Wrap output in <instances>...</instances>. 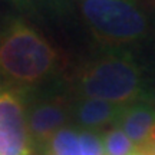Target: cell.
<instances>
[{
	"instance_id": "cell-1",
	"label": "cell",
	"mask_w": 155,
	"mask_h": 155,
	"mask_svg": "<svg viewBox=\"0 0 155 155\" xmlns=\"http://www.w3.org/2000/svg\"><path fill=\"white\" fill-rule=\"evenodd\" d=\"M59 58L53 46L19 17L0 22V76L15 89L33 88L49 79Z\"/></svg>"
},
{
	"instance_id": "cell-2",
	"label": "cell",
	"mask_w": 155,
	"mask_h": 155,
	"mask_svg": "<svg viewBox=\"0 0 155 155\" xmlns=\"http://www.w3.org/2000/svg\"><path fill=\"white\" fill-rule=\"evenodd\" d=\"M73 82L79 98L104 99L116 105L148 102L142 71L129 52H112L91 61Z\"/></svg>"
},
{
	"instance_id": "cell-3",
	"label": "cell",
	"mask_w": 155,
	"mask_h": 155,
	"mask_svg": "<svg viewBox=\"0 0 155 155\" xmlns=\"http://www.w3.org/2000/svg\"><path fill=\"white\" fill-rule=\"evenodd\" d=\"M83 20L101 42L122 46L142 39L148 20L138 0H78Z\"/></svg>"
},
{
	"instance_id": "cell-4",
	"label": "cell",
	"mask_w": 155,
	"mask_h": 155,
	"mask_svg": "<svg viewBox=\"0 0 155 155\" xmlns=\"http://www.w3.org/2000/svg\"><path fill=\"white\" fill-rule=\"evenodd\" d=\"M32 154L22 94L0 81V155Z\"/></svg>"
},
{
	"instance_id": "cell-5",
	"label": "cell",
	"mask_w": 155,
	"mask_h": 155,
	"mask_svg": "<svg viewBox=\"0 0 155 155\" xmlns=\"http://www.w3.org/2000/svg\"><path fill=\"white\" fill-rule=\"evenodd\" d=\"M69 116L71 104L59 95L43 96L26 108L32 150L40 152L42 155L46 154L52 137L66 127Z\"/></svg>"
},
{
	"instance_id": "cell-6",
	"label": "cell",
	"mask_w": 155,
	"mask_h": 155,
	"mask_svg": "<svg viewBox=\"0 0 155 155\" xmlns=\"http://www.w3.org/2000/svg\"><path fill=\"white\" fill-rule=\"evenodd\" d=\"M125 106L104 99L79 98L71 105V116L81 129L98 132L102 128L115 127Z\"/></svg>"
},
{
	"instance_id": "cell-7",
	"label": "cell",
	"mask_w": 155,
	"mask_h": 155,
	"mask_svg": "<svg viewBox=\"0 0 155 155\" xmlns=\"http://www.w3.org/2000/svg\"><path fill=\"white\" fill-rule=\"evenodd\" d=\"M116 127L121 128L137 148H145L155 127V106L147 101L127 105Z\"/></svg>"
},
{
	"instance_id": "cell-8",
	"label": "cell",
	"mask_w": 155,
	"mask_h": 155,
	"mask_svg": "<svg viewBox=\"0 0 155 155\" xmlns=\"http://www.w3.org/2000/svg\"><path fill=\"white\" fill-rule=\"evenodd\" d=\"M48 155H82L78 129L65 127L52 137L48 145Z\"/></svg>"
},
{
	"instance_id": "cell-9",
	"label": "cell",
	"mask_w": 155,
	"mask_h": 155,
	"mask_svg": "<svg viewBox=\"0 0 155 155\" xmlns=\"http://www.w3.org/2000/svg\"><path fill=\"white\" fill-rule=\"evenodd\" d=\"M105 155H132L138 150L119 127H111L104 134Z\"/></svg>"
},
{
	"instance_id": "cell-10",
	"label": "cell",
	"mask_w": 155,
	"mask_h": 155,
	"mask_svg": "<svg viewBox=\"0 0 155 155\" xmlns=\"http://www.w3.org/2000/svg\"><path fill=\"white\" fill-rule=\"evenodd\" d=\"M78 137H79V147L82 155H105L102 135L95 131L78 129Z\"/></svg>"
},
{
	"instance_id": "cell-11",
	"label": "cell",
	"mask_w": 155,
	"mask_h": 155,
	"mask_svg": "<svg viewBox=\"0 0 155 155\" xmlns=\"http://www.w3.org/2000/svg\"><path fill=\"white\" fill-rule=\"evenodd\" d=\"M40 2L50 6L55 10H68L76 0H40Z\"/></svg>"
},
{
	"instance_id": "cell-12",
	"label": "cell",
	"mask_w": 155,
	"mask_h": 155,
	"mask_svg": "<svg viewBox=\"0 0 155 155\" xmlns=\"http://www.w3.org/2000/svg\"><path fill=\"white\" fill-rule=\"evenodd\" d=\"M9 2L22 10H32L33 7V0H9Z\"/></svg>"
},
{
	"instance_id": "cell-13",
	"label": "cell",
	"mask_w": 155,
	"mask_h": 155,
	"mask_svg": "<svg viewBox=\"0 0 155 155\" xmlns=\"http://www.w3.org/2000/svg\"><path fill=\"white\" fill-rule=\"evenodd\" d=\"M132 155H151V154L147 150H144V148H138V150L135 151Z\"/></svg>"
},
{
	"instance_id": "cell-14",
	"label": "cell",
	"mask_w": 155,
	"mask_h": 155,
	"mask_svg": "<svg viewBox=\"0 0 155 155\" xmlns=\"http://www.w3.org/2000/svg\"><path fill=\"white\" fill-rule=\"evenodd\" d=\"M144 150H147L151 155H155V142H154V144H151V145H148V147H147V148H144Z\"/></svg>"
},
{
	"instance_id": "cell-15",
	"label": "cell",
	"mask_w": 155,
	"mask_h": 155,
	"mask_svg": "<svg viewBox=\"0 0 155 155\" xmlns=\"http://www.w3.org/2000/svg\"><path fill=\"white\" fill-rule=\"evenodd\" d=\"M45 155H48V154H45Z\"/></svg>"
}]
</instances>
